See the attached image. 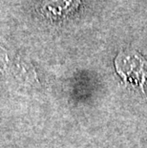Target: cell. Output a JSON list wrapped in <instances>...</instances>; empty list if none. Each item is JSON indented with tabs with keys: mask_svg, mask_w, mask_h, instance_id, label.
Listing matches in <instances>:
<instances>
[{
	"mask_svg": "<svg viewBox=\"0 0 147 148\" xmlns=\"http://www.w3.org/2000/svg\"><path fill=\"white\" fill-rule=\"evenodd\" d=\"M117 74L127 85L145 93L147 81V60L134 50L121 51L115 58Z\"/></svg>",
	"mask_w": 147,
	"mask_h": 148,
	"instance_id": "cell-1",
	"label": "cell"
},
{
	"mask_svg": "<svg viewBox=\"0 0 147 148\" xmlns=\"http://www.w3.org/2000/svg\"><path fill=\"white\" fill-rule=\"evenodd\" d=\"M80 1L81 0H45L41 12L49 19L60 20L76 12Z\"/></svg>",
	"mask_w": 147,
	"mask_h": 148,
	"instance_id": "cell-2",
	"label": "cell"
}]
</instances>
